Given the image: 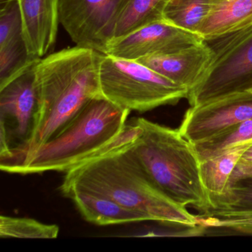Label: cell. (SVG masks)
I'll list each match as a JSON object with an SVG mask.
<instances>
[{
    "label": "cell",
    "mask_w": 252,
    "mask_h": 252,
    "mask_svg": "<svg viewBox=\"0 0 252 252\" xmlns=\"http://www.w3.org/2000/svg\"><path fill=\"white\" fill-rule=\"evenodd\" d=\"M139 131L135 123L126 125L112 145L65 172L60 186L62 193L64 196L75 191L101 194L145 215L150 221L194 228L197 216L166 197L131 151V143Z\"/></svg>",
    "instance_id": "6da1fadb"
},
{
    "label": "cell",
    "mask_w": 252,
    "mask_h": 252,
    "mask_svg": "<svg viewBox=\"0 0 252 252\" xmlns=\"http://www.w3.org/2000/svg\"><path fill=\"white\" fill-rule=\"evenodd\" d=\"M101 53L76 45L41 59L35 65L37 108L28 139L11 148L8 158H20L51 139L90 100L101 95Z\"/></svg>",
    "instance_id": "7a4b0ae2"
},
{
    "label": "cell",
    "mask_w": 252,
    "mask_h": 252,
    "mask_svg": "<svg viewBox=\"0 0 252 252\" xmlns=\"http://www.w3.org/2000/svg\"><path fill=\"white\" fill-rule=\"evenodd\" d=\"M129 113L97 95L51 139L20 158L0 163V169L20 175L65 173L112 145L126 129Z\"/></svg>",
    "instance_id": "3957f363"
},
{
    "label": "cell",
    "mask_w": 252,
    "mask_h": 252,
    "mask_svg": "<svg viewBox=\"0 0 252 252\" xmlns=\"http://www.w3.org/2000/svg\"><path fill=\"white\" fill-rule=\"evenodd\" d=\"M134 123L139 134L131 143L133 153L152 182L180 206L204 212L209 200L202 184L200 161L192 144L174 129L144 118Z\"/></svg>",
    "instance_id": "277c9868"
},
{
    "label": "cell",
    "mask_w": 252,
    "mask_h": 252,
    "mask_svg": "<svg viewBox=\"0 0 252 252\" xmlns=\"http://www.w3.org/2000/svg\"><path fill=\"white\" fill-rule=\"evenodd\" d=\"M101 95L129 111H150L187 98L184 87L135 60L102 54L99 67Z\"/></svg>",
    "instance_id": "5b68a950"
},
{
    "label": "cell",
    "mask_w": 252,
    "mask_h": 252,
    "mask_svg": "<svg viewBox=\"0 0 252 252\" xmlns=\"http://www.w3.org/2000/svg\"><path fill=\"white\" fill-rule=\"evenodd\" d=\"M204 41L213 57L198 83L189 91L190 105L252 91V24Z\"/></svg>",
    "instance_id": "8992f818"
},
{
    "label": "cell",
    "mask_w": 252,
    "mask_h": 252,
    "mask_svg": "<svg viewBox=\"0 0 252 252\" xmlns=\"http://www.w3.org/2000/svg\"><path fill=\"white\" fill-rule=\"evenodd\" d=\"M125 0H60V23L77 46L104 54Z\"/></svg>",
    "instance_id": "52a82bcc"
},
{
    "label": "cell",
    "mask_w": 252,
    "mask_h": 252,
    "mask_svg": "<svg viewBox=\"0 0 252 252\" xmlns=\"http://www.w3.org/2000/svg\"><path fill=\"white\" fill-rule=\"evenodd\" d=\"M251 119L252 91H243L191 106L178 130L184 138L194 144Z\"/></svg>",
    "instance_id": "ba28073f"
},
{
    "label": "cell",
    "mask_w": 252,
    "mask_h": 252,
    "mask_svg": "<svg viewBox=\"0 0 252 252\" xmlns=\"http://www.w3.org/2000/svg\"><path fill=\"white\" fill-rule=\"evenodd\" d=\"M203 41L200 35L183 30L162 20L113 41L104 54L137 61L144 57L178 51Z\"/></svg>",
    "instance_id": "9c48e42d"
},
{
    "label": "cell",
    "mask_w": 252,
    "mask_h": 252,
    "mask_svg": "<svg viewBox=\"0 0 252 252\" xmlns=\"http://www.w3.org/2000/svg\"><path fill=\"white\" fill-rule=\"evenodd\" d=\"M38 61L29 54L18 2L13 0L0 8V88Z\"/></svg>",
    "instance_id": "30bf717a"
},
{
    "label": "cell",
    "mask_w": 252,
    "mask_h": 252,
    "mask_svg": "<svg viewBox=\"0 0 252 252\" xmlns=\"http://www.w3.org/2000/svg\"><path fill=\"white\" fill-rule=\"evenodd\" d=\"M35 65L36 63L0 88L1 119L12 120L13 133L23 139L20 144L30 135L37 108Z\"/></svg>",
    "instance_id": "8fae6325"
},
{
    "label": "cell",
    "mask_w": 252,
    "mask_h": 252,
    "mask_svg": "<svg viewBox=\"0 0 252 252\" xmlns=\"http://www.w3.org/2000/svg\"><path fill=\"white\" fill-rule=\"evenodd\" d=\"M213 54L205 41L168 54L137 60L189 91L204 74Z\"/></svg>",
    "instance_id": "7c38bea8"
},
{
    "label": "cell",
    "mask_w": 252,
    "mask_h": 252,
    "mask_svg": "<svg viewBox=\"0 0 252 252\" xmlns=\"http://www.w3.org/2000/svg\"><path fill=\"white\" fill-rule=\"evenodd\" d=\"M29 54L39 60L57 40L60 0H17Z\"/></svg>",
    "instance_id": "4fadbf2b"
},
{
    "label": "cell",
    "mask_w": 252,
    "mask_h": 252,
    "mask_svg": "<svg viewBox=\"0 0 252 252\" xmlns=\"http://www.w3.org/2000/svg\"><path fill=\"white\" fill-rule=\"evenodd\" d=\"M66 197L72 199L85 220L95 225H118L150 221L145 215L127 209L107 196L75 191Z\"/></svg>",
    "instance_id": "5bb4252c"
},
{
    "label": "cell",
    "mask_w": 252,
    "mask_h": 252,
    "mask_svg": "<svg viewBox=\"0 0 252 252\" xmlns=\"http://www.w3.org/2000/svg\"><path fill=\"white\" fill-rule=\"evenodd\" d=\"M251 24L252 0H212L210 11L197 33L209 40Z\"/></svg>",
    "instance_id": "9a60e30c"
},
{
    "label": "cell",
    "mask_w": 252,
    "mask_h": 252,
    "mask_svg": "<svg viewBox=\"0 0 252 252\" xmlns=\"http://www.w3.org/2000/svg\"><path fill=\"white\" fill-rule=\"evenodd\" d=\"M209 209L199 217L219 219L252 218V175L230 181L220 195L209 199Z\"/></svg>",
    "instance_id": "2e32d148"
},
{
    "label": "cell",
    "mask_w": 252,
    "mask_h": 252,
    "mask_svg": "<svg viewBox=\"0 0 252 252\" xmlns=\"http://www.w3.org/2000/svg\"><path fill=\"white\" fill-rule=\"evenodd\" d=\"M252 144V141L246 143L216 157L200 162V179L209 200L225 191L234 169L243 153Z\"/></svg>",
    "instance_id": "e0dca14e"
},
{
    "label": "cell",
    "mask_w": 252,
    "mask_h": 252,
    "mask_svg": "<svg viewBox=\"0 0 252 252\" xmlns=\"http://www.w3.org/2000/svg\"><path fill=\"white\" fill-rule=\"evenodd\" d=\"M169 1L125 0L115 26L113 41L146 25L163 20V10Z\"/></svg>",
    "instance_id": "ac0fdd59"
},
{
    "label": "cell",
    "mask_w": 252,
    "mask_h": 252,
    "mask_svg": "<svg viewBox=\"0 0 252 252\" xmlns=\"http://www.w3.org/2000/svg\"><path fill=\"white\" fill-rule=\"evenodd\" d=\"M251 141H252V119L233 125L209 139L191 144L199 161L201 162Z\"/></svg>",
    "instance_id": "d6986e66"
},
{
    "label": "cell",
    "mask_w": 252,
    "mask_h": 252,
    "mask_svg": "<svg viewBox=\"0 0 252 252\" xmlns=\"http://www.w3.org/2000/svg\"><path fill=\"white\" fill-rule=\"evenodd\" d=\"M211 5L212 0H169L163 10V20L183 30L197 33Z\"/></svg>",
    "instance_id": "ffe728a7"
},
{
    "label": "cell",
    "mask_w": 252,
    "mask_h": 252,
    "mask_svg": "<svg viewBox=\"0 0 252 252\" xmlns=\"http://www.w3.org/2000/svg\"><path fill=\"white\" fill-rule=\"evenodd\" d=\"M60 227L36 220L17 217H0V236L2 238L55 239Z\"/></svg>",
    "instance_id": "44dd1931"
},
{
    "label": "cell",
    "mask_w": 252,
    "mask_h": 252,
    "mask_svg": "<svg viewBox=\"0 0 252 252\" xmlns=\"http://www.w3.org/2000/svg\"><path fill=\"white\" fill-rule=\"evenodd\" d=\"M252 175V164H245V163H238L236 166L230 178V181L237 179L240 177L246 176V175Z\"/></svg>",
    "instance_id": "7402d4cb"
},
{
    "label": "cell",
    "mask_w": 252,
    "mask_h": 252,
    "mask_svg": "<svg viewBox=\"0 0 252 252\" xmlns=\"http://www.w3.org/2000/svg\"><path fill=\"white\" fill-rule=\"evenodd\" d=\"M239 163L245 164H252V144L243 153Z\"/></svg>",
    "instance_id": "603a6c76"
},
{
    "label": "cell",
    "mask_w": 252,
    "mask_h": 252,
    "mask_svg": "<svg viewBox=\"0 0 252 252\" xmlns=\"http://www.w3.org/2000/svg\"><path fill=\"white\" fill-rule=\"evenodd\" d=\"M13 0H0V7L3 6V5H6V4L9 3Z\"/></svg>",
    "instance_id": "cb8c5ba5"
}]
</instances>
